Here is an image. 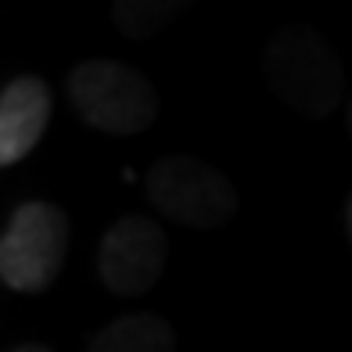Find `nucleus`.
Wrapping results in <instances>:
<instances>
[{
    "instance_id": "f257e3e1",
    "label": "nucleus",
    "mask_w": 352,
    "mask_h": 352,
    "mask_svg": "<svg viewBox=\"0 0 352 352\" xmlns=\"http://www.w3.org/2000/svg\"><path fill=\"white\" fill-rule=\"evenodd\" d=\"M263 79L298 116L320 119L338 108L345 94V65L334 54L331 40L313 25H284L263 54Z\"/></svg>"
},
{
    "instance_id": "f03ea898",
    "label": "nucleus",
    "mask_w": 352,
    "mask_h": 352,
    "mask_svg": "<svg viewBox=\"0 0 352 352\" xmlns=\"http://www.w3.org/2000/svg\"><path fill=\"white\" fill-rule=\"evenodd\" d=\"M69 104L87 130L137 137L158 119V90L151 79L122 61H83L65 79Z\"/></svg>"
},
{
    "instance_id": "7ed1b4c3",
    "label": "nucleus",
    "mask_w": 352,
    "mask_h": 352,
    "mask_svg": "<svg viewBox=\"0 0 352 352\" xmlns=\"http://www.w3.org/2000/svg\"><path fill=\"white\" fill-rule=\"evenodd\" d=\"M151 209L195 230L223 227L237 212V187L227 173L190 155H162L144 176Z\"/></svg>"
},
{
    "instance_id": "20e7f679",
    "label": "nucleus",
    "mask_w": 352,
    "mask_h": 352,
    "mask_svg": "<svg viewBox=\"0 0 352 352\" xmlns=\"http://www.w3.org/2000/svg\"><path fill=\"white\" fill-rule=\"evenodd\" d=\"M69 216L54 201H25L0 237V280L11 292H47L69 259Z\"/></svg>"
},
{
    "instance_id": "39448f33",
    "label": "nucleus",
    "mask_w": 352,
    "mask_h": 352,
    "mask_svg": "<svg viewBox=\"0 0 352 352\" xmlns=\"http://www.w3.org/2000/svg\"><path fill=\"white\" fill-rule=\"evenodd\" d=\"M169 259V237L151 216H122L101 237L98 274L111 295H148L158 284Z\"/></svg>"
},
{
    "instance_id": "423d86ee",
    "label": "nucleus",
    "mask_w": 352,
    "mask_h": 352,
    "mask_svg": "<svg viewBox=\"0 0 352 352\" xmlns=\"http://www.w3.org/2000/svg\"><path fill=\"white\" fill-rule=\"evenodd\" d=\"M51 87L40 76H14L0 94V166L11 169L40 144L51 122Z\"/></svg>"
},
{
    "instance_id": "0eeeda50",
    "label": "nucleus",
    "mask_w": 352,
    "mask_h": 352,
    "mask_svg": "<svg viewBox=\"0 0 352 352\" xmlns=\"http://www.w3.org/2000/svg\"><path fill=\"white\" fill-rule=\"evenodd\" d=\"M173 324L158 313H126L90 338L87 352H173Z\"/></svg>"
},
{
    "instance_id": "6e6552de",
    "label": "nucleus",
    "mask_w": 352,
    "mask_h": 352,
    "mask_svg": "<svg viewBox=\"0 0 352 352\" xmlns=\"http://www.w3.org/2000/svg\"><path fill=\"white\" fill-rule=\"evenodd\" d=\"M184 11L180 0H122L111 8V22L126 40H151L158 29H166Z\"/></svg>"
},
{
    "instance_id": "1a4fd4ad",
    "label": "nucleus",
    "mask_w": 352,
    "mask_h": 352,
    "mask_svg": "<svg viewBox=\"0 0 352 352\" xmlns=\"http://www.w3.org/2000/svg\"><path fill=\"white\" fill-rule=\"evenodd\" d=\"M345 234H349V245H352V195L345 201Z\"/></svg>"
},
{
    "instance_id": "9d476101",
    "label": "nucleus",
    "mask_w": 352,
    "mask_h": 352,
    "mask_svg": "<svg viewBox=\"0 0 352 352\" xmlns=\"http://www.w3.org/2000/svg\"><path fill=\"white\" fill-rule=\"evenodd\" d=\"M11 352H54V349H47V345H36V342H29V345H19V349H11Z\"/></svg>"
},
{
    "instance_id": "9b49d317",
    "label": "nucleus",
    "mask_w": 352,
    "mask_h": 352,
    "mask_svg": "<svg viewBox=\"0 0 352 352\" xmlns=\"http://www.w3.org/2000/svg\"><path fill=\"white\" fill-rule=\"evenodd\" d=\"M345 122H349V133H352V101H349V108H345Z\"/></svg>"
}]
</instances>
